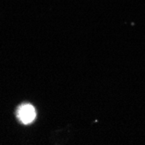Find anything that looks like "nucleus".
<instances>
[{"mask_svg": "<svg viewBox=\"0 0 145 145\" xmlns=\"http://www.w3.org/2000/svg\"><path fill=\"white\" fill-rule=\"evenodd\" d=\"M18 116L23 123L28 124L34 121L36 117V111L31 104H24L18 109Z\"/></svg>", "mask_w": 145, "mask_h": 145, "instance_id": "obj_1", "label": "nucleus"}]
</instances>
